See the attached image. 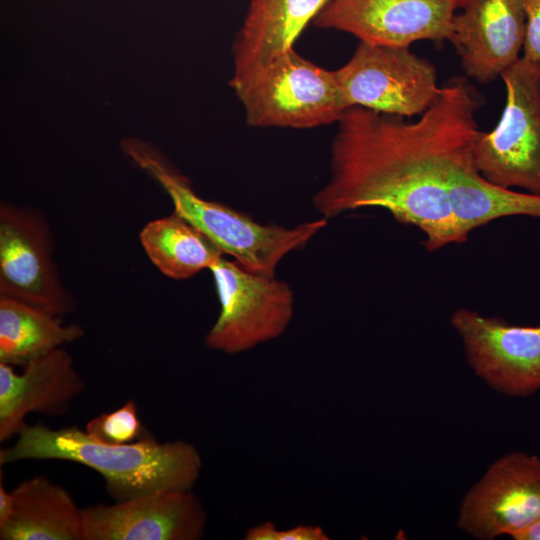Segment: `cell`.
Listing matches in <instances>:
<instances>
[{
    "mask_svg": "<svg viewBox=\"0 0 540 540\" xmlns=\"http://www.w3.org/2000/svg\"><path fill=\"white\" fill-rule=\"evenodd\" d=\"M335 74L349 108L404 118L421 115L441 91L435 66L409 47L360 42Z\"/></svg>",
    "mask_w": 540,
    "mask_h": 540,
    "instance_id": "cell-7",
    "label": "cell"
},
{
    "mask_svg": "<svg viewBox=\"0 0 540 540\" xmlns=\"http://www.w3.org/2000/svg\"><path fill=\"white\" fill-rule=\"evenodd\" d=\"M140 242L158 270L176 280L209 269L224 255L203 232L175 211L148 222L140 232Z\"/></svg>",
    "mask_w": 540,
    "mask_h": 540,
    "instance_id": "cell-18",
    "label": "cell"
},
{
    "mask_svg": "<svg viewBox=\"0 0 540 540\" xmlns=\"http://www.w3.org/2000/svg\"><path fill=\"white\" fill-rule=\"evenodd\" d=\"M31 304L0 296V363L24 367L84 336L76 323Z\"/></svg>",
    "mask_w": 540,
    "mask_h": 540,
    "instance_id": "cell-17",
    "label": "cell"
},
{
    "mask_svg": "<svg viewBox=\"0 0 540 540\" xmlns=\"http://www.w3.org/2000/svg\"><path fill=\"white\" fill-rule=\"evenodd\" d=\"M500 77L505 107L497 125L476 139V167L496 186L540 195V64L521 56Z\"/></svg>",
    "mask_w": 540,
    "mask_h": 540,
    "instance_id": "cell-5",
    "label": "cell"
},
{
    "mask_svg": "<svg viewBox=\"0 0 540 540\" xmlns=\"http://www.w3.org/2000/svg\"><path fill=\"white\" fill-rule=\"evenodd\" d=\"M85 431L94 438L111 444L134 442L147 433L133 400H128L114 411L92 418L86 424Z\"/></svg>",
    "mask_w": 540,
    "mask_h": 540,
    "instance_id": "cell-19",
    "label": "cell"
},
{
    "mask_svg": "<svg viewBox=\"0 0 540 540\" xmlns=\"http://www.w3.org/2000/svg\"><path fill=\"white\" fill-rule=\"evenodd\" d=\"M209 270L220 312L205 336L207 347L238 354L283 334L294 311L293 292L285 282L250 272L223 256Z\"/></svg>",
    "mask_w": 540,
    "mask_h": 540,
    "instance_id": "cell-6",
    "label": "cell"
},
{
    "mask_svg": "<svg viewBox=\"0 0 540 540\" xmlns=\"http://www.w3.org/2000/svg\"><path fill=\"white\" fill-rule=\"evenodd\" d=\"M83 540H199L207 517L192 489L162 488L82 509Z\"/></svg>",
    "mask_w": 540,
    "mask_h": 540,
    "instance_id": "cell-12",
    "label": "cell"
},
{
    "mask_svg": "<svg viewBox=\"0 0 540 540\" xmlns=\"http://www.w3.org/2000/svg\"><path fill=\"white\" fill-rule=\"evenodd\" d=\"M511 537L515 540H540V518Z\"/></svg>",
    "mask_w": 540,
    "mask_h": 540,
    "instance_id": "cell-23",
    "label": "cell"
},
{
    "mask_svg": "<svg viewBox=\"0 0 540 540\" xmlns=\"http://www.w3.org/2000/svg\"><path fill=\"white\" fill-rule=\"evenodd\" d=\"M524 0H461L448 40L468 78L488 84L521 56Z\"/></svg>",
    "mask_w": 540,
    "mask_h": 540,
    "instance_id": "cell-13",
    "label": "cell"
},
{
    "mask_svg": "<svg viewBox=\"0 0 540 540\" xmlns=\"http://www.w3.org/2000/svg\"><path fill=\"white\" fill-rule=\"evenodd\" d=\"M0 363V441L12 436L25 424L30 413L64 415L79 396L85 383L63 347L22 367Z\"/></svg>",
    "mask_w": 540,
    "mask_h": 540,
    "instance_id": "cell-14",
    "label": "cell"
},
{
    "mask_svg": "<svg viewBox=\"0 0 540 540\" xmlns=\"http://www.w3.org/2000/svg\"><path fill=\"white\" fill-rule=\"evenodd\" d=\"M461 0H329L314 19L360 42L409 47L419 40H448Z\"/></svg>",
    "mask_w": 540,
    "mask_h": 540,
    "instance_id": "cell-11",
    "label": "cell"
},
{
    "mask_svg": "<svg viewBox=\"0 0 540 540\" xmlns=\"http://www.w3.org/2000/svg\"><path fill=\"white\" fill-rule=\"evenodd\" d=\"M1 540H83V515L67 490L45 476L20 482Z\"/></svg>",
    "mask_w": 540,
    "mask_h": 540,
    "instance_id": "cell-16",
    "label": "cell"
},
{
    "mask_svg": "<svg viewBox=\"0 0 540 540\" xmlns=\"http://www.w3.org/2000/svg\"><path fill=\"white\" fill-rule=\"evenodd\" d=\"M229 83L253 127H319L337 123L349 108L335 70L314 64L294 48Z\"/></svg>",
    "mask_w": 540,
    "mask_h": 540,
    "instance_id": "cell-4",
    "label": "cell"
},
{
    "mask_svg": "<svg viewBox=\"0 0 540 540\" xmlns=\"http://www.w3.org/2000/svg\"><path fill=\"white\" fill-rule=\"evenodd\" d=\"M16 441L0 450V465L22 460L72 461L98 472L116 501L162 488L192 489L202 461L197 448L184 441L159 442L146 433L138 440L111 444L78 427L51 429L24 424Z\"/></svg>",
    "mask_w": 540,
    "mask_h": 540,
    "instance_id": "cell-2",
    "label": "cell"
},
{
    "mask_svg": "<svg viewBox=\"0 0 540 540\" xmlns=\"http://www.w3.org/2000/svg\"><path fill=\"white\" fill-rule=\"evenodd\" d=\"M122 150L162 186L176 213L250 272L274 277L281 259L303 247L327 224L325 217L293 228L261 224L226 205L200 197L188 178L151 144L126 139L122 142Z\"/></svg>",
    "mask_w": 540,
    "mask_h": 540,
    "instance_id": "cell-3",
    "label": "cell"
},
{
    "mask_svg": "<svg viewBox=\"0 0 540 540\" xmlns=\"http://www.w3.org/2000/svg\"><path fill=\"white\" fill-rule=\"evenodd\" d=\"M13 509V494L12 491H7L3 485L2 472L0 477V525L6 522L12 513Z\"/></svg>",
    "mask_w": 540,
    "mask_h": 540,
    "instance_id": "cell-22",
    "label": "cell"
},
{
    "mask_svg": "<svg viewBox=\"0 0 540 540\" xmlns=\"http://www.w3.org/2000/svg\"><path fill=\"white\" fill-rule=\"evenodd\" d=\"M540 518V458H499L464 496L458 527L480 540L512 536Z\"/></svg>",
    "mask_w": 540,
    "mask_h": 540,
    "instance_id": "cell-10",
    "label": "cell"
},
{
    "mask_svg": "<svg viewBox=\"0 0 540 540\" xmlns=\"http://www.w3.org/2000/svg\"><path fill=\"white\" fill-rule=\"evenodd\" d=\"M525 35L522 57L540 64V0H524Z\"/></svg>",
    "mask_w": 540,
    "mask_h": 540,
    "instance_id": "cell-21",
    "label": "cell"
},
{
    "mask_svg": "<svg viewBox=\"0 0 540 540\" xmlns=\"http://www.w3.org/2000/svg\"><path fill=\"white\" fill-rule=\"evenodd\" d=\"M246 540H328L326 532L317 525H297L279 530L270 522L251 527L245 533Z\"/></svg>",
    "mask_w": 540,
    "mask_h": 540,
    "instance_id": "cell-20",
    "label": "cell"
},
{
    "mask_svg": "<svg viewBox=\"0 0 540 540\" xmlns=\"http://www.w3.org/2000/svg\"><path fill=\"white\" fill-rule=\"evenodd\" d=\"M484 99L466 78L443 86L415 121L367 108H348L337 122L331 177L313 197L325 218L363 207L388 210L425 235L434 251L462 243L451 202L476 167V114Z\"/></svg>",
    "mask_w": 540,
    "mask_h": 540,
    "instance_id": "cell-1",
    "label": "cell"
},
{
    "mask_svg": "<svg viewBox=\"0 0 540 540\" xmlns=\"http://www.w3.org/2000/svg\"><path fill=\"white\" fill-rule=\"evenodd\" d=\"M329 0H250L233 45L234 73L243 76L294 48Z\"/></svg>",
    "mask_w": 540,
    "mask_h": 540,
    "instance_id": "cell-15",
    "label": "cell"
},
{
    "mask_svg": "<svg viewBox=\"0 0 540 540\" xmlns=\"http://www.w3.org/2000/svg\"><path fill=\"white\" fill-rule=\"evenodd\" d=\"M53 240L44 216L8 203L0 206V296L58 316L75 309L52 255Z\"/></svg>",
    "mask_w": 540,
    "mask_h": 540,
    "instance_id": "cell-8",
    "label": "cell"
},
{
    "mask_svg": "<svg viewBox=\"0 0 540 540\" xmlns=\"http://www.w3.org/2000/svg\"><path fill=\"white\" fill-rule=\"evenodd\" d=\"M451 324L471 368L488 386L515 397L540 390V325H512L468 309L456 310Z\"/></svg>",
    "mask_w": 540,
    "mask_h": 540,
    "instance_id": "cell-9",
    "label": "cell"
}]
</instances>
